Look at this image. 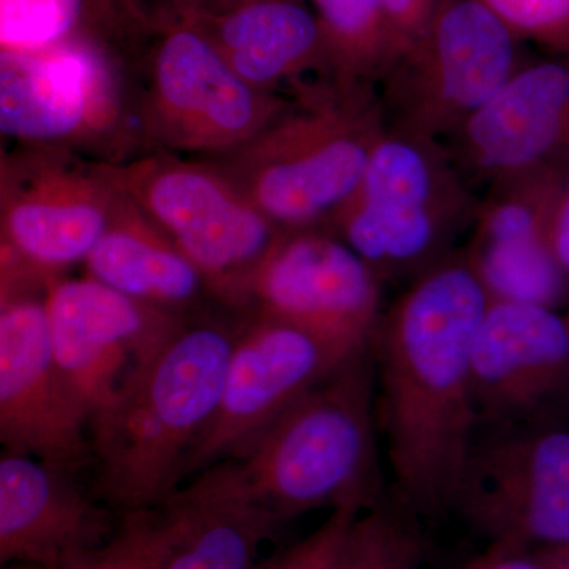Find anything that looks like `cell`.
<instances>
[{
  "mask_svg": "<svg viewBox=\"0 0 569 569\" xmlns=\"http://www.w3.org/2000/svg\"><path fill=\"white\" fill-rule=\"evenodd\" d=\"M490 293L467 254L417 276L378 325L388 456L400 503L455 508L479 425L471 351Z\"/></svg>",
  "mask_w": 569,
  "mask_h": 569,
  "instance_id": "1",
  "label": "cell"
},
{
  "mask_svg": "<svg viewBox=\"0 0 569 569\" xmlns=\"http://www.w3.org/2000/svg\"><path fill=\"white\" fill-rule=\"evenodd\" d=\"M238 328L187 320L140 387L91 426L97 496L108 507L159 508L181 486L187 452L219 406Z\"/></svg>",
  "mask_w": 569,
  "mask_h": 569,
  "instance_id": "2",
  "label": "cell"
},
{
  "mask_svg": "<svg viewBox=\"0 0 569 569\" xmlns=\"http://www.w3.org/2000/svg\"><path fill=\"white\" fill-rule=\"evenodd\" d=\"M385 132L372 88L331 82L306 91L302 107L284 111L219 167L283 234L329 230Z\"/></svg>",
  "mask_w": 569,
  "mask_h": 569,
  "instance_id": "3",
  "label": "cell"
},
{
  "mask_svg": "<svg viewBox=\"0 0 569 569\" xmlns=\"http://www.w3.org/2000/svg\"><path fill=\"white\" fill-rule=\"evenodd\" d=\"M373 387V367L365 348L228 459L247 489L280 522L317 508L369 503Z\"/></svg>",
  "mask_w": 569,
  "mask_h": 569,
  "instance_id": "4",
  "label": "cell"
},
{
  "mask_svg": "<svg viewBox=\"0 0 569 569\" xmlns=\"http://www.w3.org/2000/svg\"><path fill=\"white\" fill-rule=\"evenodd\" d=\"M478 206L441 142L387 129L329 230L381 280L417 277L448 257Z\"/></svg>",
  "mask_w": 569,
  "mask_h": 569,
  "instance_id": "5",
  "label": "cell"
},
{
  "mask_svg": "<svg viewBox=\"0 0 569 569\" xmlns=\"http://www.w3.org/2000/svg\"><path fill=\"white\" fill-rule=\"evenodd\" d=\"M97 164L203 272L213 298L247 309L254 272L283 233L222 168L163 151Z\"/></svg>",
  "mask_w": 569,
  "mask_h": 569,
  "instance_id": "6",
  "label": "cell"
},
{
  "mask_svg": "<svg viewBox=\"0 0 569 569\" xmlns=\"http://www.w3.org/2000/svg\"><path fill=\"white\" fill-rule=\"evenodd\" d=\"M137 112L118 48L74 40L40 51H0V129L20 148L122 162L133 157L130 116Z\"/></svg>",
  "mask_w": 569,
  "mask_h": 569,
  "instance_id": "7",
  "label": "cell"
},
{
  "mask_svg": "<svg viewBox=\"0 0 569 569\" xmlns=\"http://www.w3.org/2000/svg\"><path fill=\"white\" fill-rule=\"evenodd\" d=\"M148 33L138 119L142 138L160 151L223 159L290 110L242 80L189 18L157 22Z\"/></svg>",
  "mask_w": 569,
  "mask_h": 569,
  "instance_id": "8",
  "label": "cell"
},
{
  "mask_svg": "<svg viewBox=\"0 0 569 569\" xmlns=\"http://www.w3.org/2000/svg\"><path fill=\"white\" fill-rule=\"evenodd\" d=\"M518 41L478 0H447L380 82L387 129L447 140L518 71Z\"/></svg>",
  "mask_w": 569,
  "mask_h": 569,
  "instance_id": "9",
  "label": "cell"
},
{
  "mask_svg": "<svg viewBox=\"0 0 569 569\" xmlns=\"http://www.w3.org/2000/svg\"><path fill=\"white\" fill-rule=\"evenodd\" d=\"M44 301L52 353L91 426L140 387L187 321L91 277L52 280Z\"/></svg>",
  "mask_w": 569,
  "mask_h": 569,
  "instance_id": "10",
  "label": "cell"
},
{
  "mask_svg": "<svg viewBox=\"0 0 569 569\" xmlns=\"http://www.w3.org/2000/svg\"><path fill=\"white\" fill-rule=\"evenodd\" d=\"M2 254L51 280L107 233L119 193L97 162L58 149L20 148L2 160Z\"/></svg>",
  "mask_w": 569,
  "mask_h": 569,
  "instance_id": "11",
  "label": "cell"
},
{
  "mask_svg": "<svg viewBox=\"0 0 569 569\" xmlns=\"http://www.w3.org/2000/svg\"><path fill=\"white\" fill-rule=\"evenodd\" d=\"M355 353L279 318L247 313L239 323L219 406L187 452L181 481L238 456Z\"/></svg>",
  "mask_w": 569,
  "mask_h": 569,
  "instance_id": "12",
  "label": "cell"
},
{
  "mask_svg": "<svg viewBox=\"0 0 569 569\" xmlns=\"http://www.w3.org/2000/svg\"><path fill=\"white\" fill-rule=\"evenodd\" d=\"M455 508L492 542L569 546V429L505 427L475 440Z\"/></svg>",
  "mask_w": 569,
  "mask_h": 569,
  "instance_id": "13",
  "label": "cell"
},
{
  "mask_svg": "<svg viewBox=\"0 0 569 569\" xmlns=\"http://www.w3.org/2000/svg\"><path fill=\"white\" fill-rule=\"evenodd\" d=\"M47 291L0 298V440L77 473L93 458L91 422L52 353Z\"/></svg>",
  "mask_w": 569,
  "mask_h": 569,
  "instance_id": "14",
  "label": "cell"
},
{
  "mask_svg": "<svg viewBox=\"0 0 569 569\" xmlns=\"http://www.w3.org/2000/svg\"><path fill=\"white\" fill-rule=\"evenodd\" d=\"M380 283L331 230L296 231L283 234L254 272L247 307L359 351L377 332Z\"/></svg>",
  "mask_w": 569,
  "mask_h": 569,
  "instance_id": "15",
  "label": "cell"
},
{
  "mask_svg": "<svg viewBox=\"0 0 569 569\" xmlns=\"http://www.w3.org/2000/svg\"><path fill=\"white\" fill-rule=\"evenodd\" d=\"M447 141L463 179L489 189L561 170L569 151V58L520 66Z\"/></svg>",
  "mask_w": 569,
  "mask_h": 569,
  "instance_id": "16",
  "label": "cell"
},
{
  "mask_svg": "<svg viewBox=\"0 0 569 569\" xmlns=\"http://www.w3.org/2000/svg\"><path fill=\"white\" fill-rule=\"evenodd\" d=\"M471 385L479 422L545 425L569 391V321L552 307L492 299L475 337Z\"/></svg>",
  "mask_w": 569,
  "mask_h": 569,
  "instance_id": "17",
  "label": "cell"
},
{
  "mask_svg": "<svg viewBox=\"0 0 569 569\" xmlns=\"http://www.w3.org/2000/svg\"><path fill=\"white\" fill-rule=\"evenodd\" d=\"M73 471L32 456L0 458V563L61 569L114 535L111 508L93 501Z\"/></svg>",
  "mask_w": 569,
  "mask_h": 569,
  "instance_id": "18",
  "label": "cell"
},
{
  "mask_svg": "<svg viewBox=\"0 0 569 569\" xmlns=\"http://www.w3.org/2000/svg\"><path fill=\"white\" fill-rule=\"evenodd\" d=\"M567 171H548L490 189L475 217L467 254L490 298L552 307L565 287L549 246L550 222Z\"/></svg>",
  "mask_w": 569,
  "mask_h": 569,
  "instance_id": "19",
  "label": "cell"
},
{
  "mask_svg": "<svg viewBox=\"0 0 569 569\" xmlns=\"http://www.w3.org/2000/svg\"><path fill=\"white\" fill-rule=\"evenodd\" d=\"M157 509L167 569H258L260 546L282 523L228 460L194 475Z\"/></svg>",
  "mask_w": 569,
  "mask_h": 569,
  "instance_id": "20",
  "label": "cell"
},
{
  "mask_svg": "<svg viewBox=\"0 0 569 569\" xmlns=\"http://www.w3.org/2000/svg\"><path fill=\"white\" fill-rule=\"evenodd\" d=\"M182 18L200 26L231 69L260 91L274 93L312 70L335 81L317 13L299 0H249Z\"/></svg>",
  "mask_w": 569,
  "mask_h": 569,
  "instance_id": "21",
  "label": "cell"
},
{
  "mask_svg": "<svg viewBox=\"0 0 569 569\" xmlns=\"http://www.w3.org/2000/svg\"><path fill=\"white\" fill-rule=\"evenodd\" d=\"M84 266L97 282L176 316L186 317L204 295L212 296L193 261L121 194L107 233Z\"/></svg>",
  "mask_w": 569,
  "mask_h": 569,
  "instance_id": "22",
  "label": "cell"
},
{
  "mask_svg": "<svg viewBox=\"0 0 569 569\" xmlns=\"http://www.w3.org/2000/svg\"><path fill=\"white\" fill-rule=\"evenodd\" d=\"M146 32L129 0H0L2 51H40L74 40L119 50Z\"/></svg>",
  "mask_w": 569,
  "mask_h": 569,
  "instance_id": "23",
  "label": "cell"
},
{
  "mask_svg": "<svg viewBox=\"0 0 569 569\" xmlns=\"http://www.w3.org/2000/svg\"><path fill=\"white\" fill-rule=\"evenodd\" d=\"M332 78L346 88H372L402 58L381 0H312Z\"/></svg>",
  "mask_w": 569,
  "mask_h": 569,
  "instance_id": "24",
  "label": "cell"
},
{
  "mask_svg": "<svg viewBox=\"0 0 569 569\" xmlns=\"http://www.w3.org/2000/svg\"><path fill=\"white\" fill-rule=\"evenodd\" d=\"M417 519L399 500L367 505L351 522L331 569H422L426 542Z\"/></svg>",
  "mask_w": 569,
  "mask_h": 569,
  "instance_id": "25",
  "label": "cell"
},
{
  "mask_svg": "<svg viewBox=\"0 0 569 569\" xmlns=\"http://www.w3.org/2000/svg\"><path fill=\"white\" fill-rule=\"evenodd\" d=\"M518 40L569 58V0H478Z\"/></svg>",
  "mask_w": 569,
  "mask_h": 569,
  "instance_id": "26",
  "label": "cell"
},
{
  "mask_svg": "<svg viewBox=\"0 0 569 569\" xmlns=\"http://www.w3.org/2000/svg\"><path fill=\"white\" fill-rule=\"evenodd\" d=\"M367 505L351 501L332 509L317 530L271 559L261 561L258 569H331L351 522Z\"/></svg>",
  "mask_w": 569,
  "mask_h": 569,
  "instance_id": "27",
  "label": "cell"
},
{
  "mask_svg": "<svg viewBox=\"0 0 569 569\" xmlns=\"http://www.w3.org/2000/svg\"><path fill=\"white\" fill-rule=\"evenodd\" d=\"M108 548L118 569H167L159 509L121 512Z\"/></svg>",
  "mask_w": 569,
  "mask_h": 569,
  "instance_id": "28",
  "label": "cell"
},
{
  "mask_svg": "<svg viewBox=\"0 0 569 569\" xmlns=\"http://www.w3.org/2000/svg\"><path fill=\"white\" fill-rule=\"evenodd\" d=\"M402 56L429 31L447 0H381Z\"/></svg>",
  "mask_w": 569,
  "mask_h": 569,
  "instance_id": "29",
  "label": "cell"
},
{
  "mask_svg": "<svg viewBox=\"0 0 569 569\" xmlns=\"http://www.w3.org/2000/svg\"><path fill=\"white\" fill-rule=\"evenodd\" d=\"M463 569H546L545 556L527 546L493 542L492 548Z\"/></svg>",
  "mask_w": 569,
  "mask_h": 569,
  "instance_id": "30",
  "label": "cell"
},
{
  "mask_svg": "<svg viewBox=\"0 0 569 569\" xmlns=\"http://www.w3.org/2000/svg\"><path fill=\"white\" fill-rule=\"evenodd\" d=\"M129 2L148 29L157 22L187 17L213 7V0H129Z\"/></svg>",
  "mask_w": 569,
  "mask_h": 569,
  "instance_id": "31",
  "label": "cell"
},
{
  "mask_svg": "<svg viewBox=\"0 0 569 569\" xmlns=\"http://www.w3.org/2000/svg\"><path fill=\"white\" fill-rule=\"evenodd\" d=\"M549 246L557 263L569 276V178L561 190L550 222Z\"/></svg>",
  "mask_w": 569,
  "mask_h": 569,
  "instance_id": "32",
  "label": "cell"
},
{
  "mask_svg": "<svg viewBox=\"0 0 569 569\" xmlns=\"http://www.w3.org/2000/svg\"><path fill=\"white\" fill-rule=\"evenodd\" d=\"M61 569H118V565H116L114 557H112L107 542L100 548L73 557Z\"/></svg>",
  "mask_w": 569,
  "mask_h": 569,
  "instance_id": "33",
  "label": "cell"
},
{
  "mask_svg": "<svg viewBox=\"0 0 569 569\" xmlns=\"http://www.w3.org/2000/svg\"><path fill=\"white\" fill-rule=\"evenodd\" d=\"M546 569H569V546L542 549Z\"/></svg>",
  "mask_w": 569,
  "mask_h": 569,
  "instance_id": "34",
  "label": "cell"
},
{
  "mask_svg": "<svg viewBox=\"0 0 569 569\" xmlns=\"http://www.w3.org/2000/svg\"><path fill=\"white\" fill-rule=\"evenodd\" d=\"M217 7L213 9H227V7L238 6V3L249 2V0H217Z\"/></svg>",
  "mask_w": 569,
  "mask_h": 569,
  "instance_id": "35",
  "label": "cell"
},
{
  "mask_svg": "<svg viewBox=\"0 0 569 569\" xmlns=\"http://www.w3.org/2000/svg\"><path fill=\"white\" fill-rule=\"evenodd\" d=\"M3 569H50L44 567H37V565H28V563H11L6 565Z\"/></svg>",
  "mask_w": 569,
  "mask_h": 569,
  "instance_id": "36",
  "label": "cell"
},
{
  "mask_svg": "<svg viewBox=\"0 0 569 569\" xmlns=\"http://www.w3.org/2000/svg\"><path fill=\"white\" fill-rule=\"evenodd\" d=\"M568 321H569V318H568Z\"/></svg>",
  "mask_w": 569,
  "mask_h": 569,
  "instance_id": "37",
  "label": "cell"
}]
</instances>
